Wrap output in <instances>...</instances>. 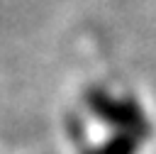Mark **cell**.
I'll use <instances>...</instances> for the list:
<instances>
[{
  "mask_svg": "<svg viewBox=\"0 0 156 154\" xmlns=\"http://www.w3.org/2000/svg\"><path fill=\"white\" fill-rule=\"evenodd\" d=\"M88 105H90V108L95 110V115H100L105 122L117 125V127H122L124 132L136 134V132H146V130H149L146 122H144V117H141V112H139V108H136L132 100H115V98H110V95H105V93H100V90H93V93L88 95Z\"/></svg>",
  "mask_w": 156,
  "mask_h": 154,
  "instance_id": "cell-1",
  "label": "cell"
},
{
  "mask_svg": "<svg viewBox=\"0 0 156 154\" xmlns=\"http://www.w3.org/2000/svg\"><path fill=\"white\" fill-rule=\"evenodd\" d=\"M134 152H136V134L122 132L112 137L107 144H102L100 149H93L90 154H134Z\"/></svg>",
  "mask_w": 156,
  "mask_h": 154,
  "instance_id": "cell-2",
  "label": "cell"
}]
</instances>
